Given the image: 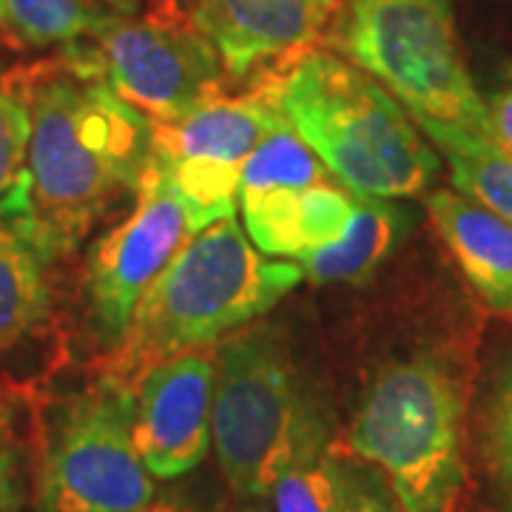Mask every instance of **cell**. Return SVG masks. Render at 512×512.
I'll return each instance as SVG.
<instances>
[{"label": "cell", "mask_w": 512, "mask_h": 512, "mask_svg": "<svg viewBox=\"0 0 512 512\" xmlns=\"http://www.w3.org/2000/svg\"><path fill=\"white\" fill-rule=\"evenodd\" d=\"M353 456L379 467L402 512H453L464 464V393L436 356L387 365L348 427Z\"/></svg>", "instance_id": "cell-4"}, {"label": "cell", "mask_w": 512, "mask_h": 512, "mask_svg": "<svg viewBox=\"0 0 512 512\" xmlns=\"http://www.w3.org/2000/svg\"><path fill=\"white\" fill-rule=\"evenodd\" d=\"M49 262L32 234L0 211V353L23 342L52 311Z\"/></svg>", "instance_id": "cell-15"}, {"label": "cell", "mask_w": 512, "mask_h": 512, "mask_svg": "<svg viewBox=\"0 0 512 512\" xmlns=\"http://www.w3.org/2000/svg\"><path fill=\"white\" fill-rule=\"evenodd\" d=\"M404 234V214L379 197L359 194L348 231L328 248H319L296 265L316 285H356L373 274Z\"/></svg>", "instance_id": "cell-16"}, {"label": "cell", "mask_w": 512, "mask_h": 512, "mask_svg": "<svg viewBox=\"0 0 512 512\" xmlns=\"http://www.w3.org/2000/svg\"><path fill=\"white\" fill-rule=\"evenodd\" d=\"M339 512H402V507L396 504L393 493H387L376 478L348 467Z\"/></svg>", "instance_id": "cell-23"}, {"label": "cell", "mask_w": 512, "mask_h": 512, "mask_svg": "<svg viewBox=\"0 0 512 512\" xmlns=\"http://www.w3.org/2000/svg\"><path fill=\"white\" fill-rule=\"evenodd\" d=\"M89 40L69 46L63 57L109 83L151 123H174L222 94L225 66L197 26L165 15L111 12Z\"/></svg>", "instance_id": "cell-8"}, {"label": "cell", "mask_w": 512, "mask_h": 512, "mask_svg": "<svg viewBox=\"0 0 512 512\" xmlns=\"http://www.w3.org/2000/svg\"><path fill=\"white\" fill-rule=\"evenodd\" d=\"M154 495L131 436V390L103 376L66 399L40 456V512H140Z\"/></svg>", "instance_id": "cell-7"}, {"label": "cell", "mask_w": 512, "mask_h": 512, "mask_svg": "<svg viewBox=\"0 0 512 512\" xmlns=\"http://www.w3.org/2000/svg\"><path fill=\"white\" fill-rule=\"evenodd\" d=\"M333 43L376 77L413 120H439L498 137L467 69L450 0H348Z\"/></svg>", "instance_id": "cell-5"}, {"label": "cell", "mask_w": 512, "mask_h": 512, "mask_svg": "<svg viewBox=\"0 0 512 512\" xmlns=\"http://www.w3.org/2000/svg\"><path fill=\"white\" fill-rule=\"evenodd\" d=\"M239 512H265V510H259V507H242Z\"/></svg>", "instance_id": "cell-27"}, {"label": "cell", "mask_w": 512, "mask_h": 512, "mask_svg": "<svg viewBox=\"0 0 512 512\" xmlns=\"http://www.w3.org/2000/svg\"><path fill=\"white\" fill-rule=\"evenodd\" d=\"M348 0H197L194 26L217 49L225 72L242 77L259 66L313 49L333 29Z\"/></svg>", "instance_id": "cell-13"}, {"label": "cell", "mask_w": 512, "mask_h": 512, "mask_svg": "<svg viewBox=\"0 0 512 512\" xmlns=\"http://www.w3.org/2000/svg\"><path fill=\"white\" fill-rule=\"evenodd\" d=\"M271 92L299 140L353 194L399 200L436 180L439 157L413 114L348 57L308 49Z\"/></svg>", "instance_id": "cell-3"}, {"label": "cell", "mask_w": 512, "mask_h": 512, "mask_svg": "<svg viewBox=\"0 0 512 512\" xmlns=\"http://www.w3.org/2000/svg\"><path fill=\"white\" fill-rule=\"evenodd\" d=\"M0 12H3V0H0Z\"/></svg>", "instance_id": "cell-28"}, {"label": "cell", "mask_w": 512, "mask_h": 512, "mask_svg": "<svg viewBox=\"0 0 512 512\" xmlns=\"http://www.w3.org/2000/svg\"><path fill=\"white\" fill-rule=\"evenodd\" d=\"M9 86L32 117L29 154L0 211L46 254H72L151 160V120L94 74L63 57L20 72Z\"/></svg>", "instance_id": "cell-1"}, {"label": "cell", "mask_w": 512, "mask_h": 512, "mask_svg": "<svg viewBox=\"0 0 512 512\" xmlns=\"http://www.w3.org/2000/svg\"><path fill=\"white\" fill-rule=\"evenodd\" d=\"M305 279L296 262H271L237 217L191 234L131 313L109 379L131 390L148 367L194 353L268 313Z\"/></svg>", "instance_id": "cell-2"}, {"label": "cell", "mask_w": 512, "mask_h": 512, "mask_svg": "<svg viewBox=\"0 0 512 512\" xmlns=\"http://www.w3.org/2000/svg\"><path fill=\"white\" fill-rule=\"evenodd\" d=\"M92 3L103 6V9H111L117 15H128V12H134V3L137 0H92Z\"/></svg>", "instance_id": "cell-26"}, {"label": "cell", "mask_w": 512, "mask_h": 512, "mask_svg": "<svg viewBox=\"0 0 512 512\" xmlns=\"http://www.w3.org/2000/svg\"><path fill=\"white\" fill-rule=\"evenodd\" d=\"M109 15L92 0H3L0 23L32 46H55L97 35Z\"/></svg>", "instance_id": "cell-19"}, {"label": "cell", "mask_w": 512, "mask_h": 512, "mask_svg": "<svg viewBox=\"0 0 512 512\" xmlns=\"http://www.w3.org/2000/svg\"><path fill=\"white\" fill-rule=\"evenodd\" d=\"M416 126L447 157L453 183L461 194L487 205L512 222V151L498 137L439 120H419Z\"/></svg>", "instance_id": "cell-17"}, {"label": "cell", "mask_w": 512, "mask_h": 512, "mask_svg": "<svg viewBox=\"0 0 512 512\" xmlns=\"http://www.w3.org/2000/svg\"><path fill=\"white\" fill-rule=\"evenodd\" d=\"M134 211L94 245L89 296L94 319L111 348L126 336L131 313L194 231L180 194L154 157L137 185Z\"/></svg>", "instance_id": "cell-11"}, {"label": "cell", "mask_w": 512, "mask_h": 512, "mask_svg": "<svg viewBox=\"0 0 512 512\" xmlns=\"http://www.w3.org/2000/svg\"><path fill=\"white\" fill-rule=\"evenodd\" d=\"M328 430L291 359L268 328L239 333L220 350L211 410V447L231 490L265 498L305 441Z\"/></svg>", "instance_id": "cell-6"}, {"label": "cell", "mask_w": 512, "mask_h": 512, "mask_svg": "<svg viewBox=\"0 0 512 512\" xmlns=\"http://www.w3.org/2000/svg\"><path fill=\"white\" fill-rule=\"evenodd\" d=\"M348 467L328 450V430L305 441L271 484L274 512H339Z\"/></svg>", "instance_id": "cell-18"}, {"label": "cell", "mask_w": 512, "mask_h": 512, "mask_svg": "<svg viewBox=\"0 0 512 512\" xmlns=\"http://www.w3.org/2000/svg\"><path fill=\"white\" fill-rule=\"evenodd\" d=\"M217 367L202 350L148 367L131 384V436L154 478L191 473L211 450Z\"/></svg>", "instance_id": "cell-12"}, {"label": "cell", "mask_w": 512, "mask_h": 512, "mask_svg": "<svg viewBox=\"0 0 512 512\" xmlns=\"http://www.w3.org/2000/svg\"><path fill=\"white\" fill-rule=\"evenodd\" d=\"M140 512H197V510H194V504H191L188 498H183V495L168 493V495H154V498H151Z\"/></svg>", "instance_id": "cell-25"}, {"label": "cell", "mask_w": 512, "mask_h": 512, "mask_svg": "<svg viewBox=\"0 0 512 512\" xmlns=\"http://www.w3.org/2000/svg\"><path fill=\"white\" fill-rule=\"evenodd\" d=\"M356 200L285 123L245 165L237 208L262 254L299 262L348 231Z\"/></svg>", "instance_id": "cell-9"}, {"label": "cell", "mask_w": 512, "mask_h": 512, "mask_svg": "<svg viewBox=\"0 0 512 512\" xmlns=\"http://www.w3.org/2000/svg\"><path fill=\"white\" fill-rule=\"evenodd\" d=\"M32 117L9 80L0 83V200L15 188L29 154Z\"/></svg>", "instance_id": "cell-22"}, {"label": "cell", "mask_w": 512, "mask_h": 512, "mask_svg": "<svg viewBox=\"0 0 512 512\" xmlns=\"http://www.w3.org/2000/svg\"><path fill=\"white\" fill-rule=\"evenodd\" d=\"M427 214L481 302L512 316V222L447 188L427 197Z\"/></svg>", "instance_id": "cell-14"}, {"label": "cell", "mask_w": 512, "mask_h": 512, "mask_svg": "<svg viewBox=\"0 0 512 512\" xmlns=\"http://www.w3.org/2000/svg\"><path fill=\"white\" fill-rule=\"evenodd\" d=\"M285 123L271 86L237 97L220 94L174 123H151V157L180 194L194 231L237 214L245 165Z\"/></svg>", "instance_id": "cell-10"}, {"label": "cell", "mask_w": 512, "mask_h": 512, "mask_svg": "<svg viewBox=\"0 0 512 512\" xmlns=\"http://www.w3.org/2000/svg\"><path fill=\"white\" fill-rule=\"evenodd\" d=\"M484 100H487V109H490V117H493L498 140L512 151V80H507L501 89H495Z\"/></svg>", "instance_id": "cell-24"}, {"label": "cell", "mask_w": 512, "mask_h": 512, "mask_svg": "<svg viewBox=\"0 0 512 512\" xmlns=\"http://www.w3.org/2000/svg\"><path fill=\"white\" fill-rule=\"evenodd\" d=\"M484 464L495 501L512 512V362L495 379L484 413Z\"/></svg>", "instance_id": "cell-20"}, {"label": "cell", "mask_w": 512, "mask_h": 512, "mask_svg": "<svg viewBox=\"0 0 512 512\" xmlns=\"http://www.w3.org/2000/svg\"><path fill=\"white\" fill-rule=\"evenodd\" d=\"M32 456L18 413L0 402V512H20L29 501Z\"/></svg>", "instance_id": "cell-21"}]
</instances>
